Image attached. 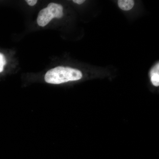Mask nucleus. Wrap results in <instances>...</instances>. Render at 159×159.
I'll return each mask as SVG.
<instances>
[{"label":"nucleus","mask_w":159,"mask_h":159,"mask_svg":"<svg viewBox=\"0 0 159 159\" xmlns=\"http://www.w3.org/2000/svg\"><path fill=\"white\" fill-rule=\"evenodd\" d=\"M82 77V73L79 70L58 66L51 69L46 73L45 80L48 83L60 84L70 81L79 80Z\"/></svg>","instance_id":"1"},{"label":"nucleus","mask_w":159,"mask_h":159,"mask_svg":"<svg viewBox=\"0 0 159 159\" xmlns=\"http://www.w3.org/2000/svg\"><path fill=\"white\" fill-rule=\"evenodd\" d=\"M6 61L5 56L0 53V73L2 72L4 66L6 64Z\"/></svg>","instance_id":"5"},{"label":"nucleus","mask_w":159,"mask_h":159,"mask_svg":"<svg viewBox=\"0 0 159 159\" xmlns=\"http://www.w3.org/2000/svg\"><path fill=\"white\" fill-rule=\"evenodd\" d=\"M151 80L155 86L159 85V64H157L150 72Z\"/></svg>","instance_id":"3"},{"label":"nucleus","mask_w":159,"mask_h":159,"mask_svg":"<svg viewBox=\"0 0 159 159\" xmlns=\"http://www.w3.org/2000/svg\"><path fill=\"white\" fill-rule=\"evenodd\" d=\"M63 15V7L61 5L50 3L47 8L40 11L37 18L38 24L41 27H44L54 18H60Z\"/></svg>","instance_id":"2"},{"label":"nucleus","mask_w":159,"mask_h":159,"mask_svg":"<svg viewBox=\"0 0 159 159\" xmlns=\"http://www.w3.org/2000/svg\"><path fill=\"white\" fill-rule=\"evenodd\" d=\"M84 2H85L84 0H74L73 1V2H74V3H77L79 5L83 4Z\"/></svg>","instance_id":"7"},{"label":"nucleus","mask_w":159,"mask_h":159,"mask_svg":"<svg viewBox=\"0 0 159 159\" xmlns=\"http://www.w3.org/2000/svg\"><path fill=\"white\" fill-rule=\"evenodd\" d=\"M134 4V2L133 0H119L118 1L119 8L125 11H128L132 9Z\"/></svg>","instance_id":"4"},{"label":"nucleus","mask_w":159,"mask_h":159,"mask_svg":"<svg viewBox=\"0 0 159 159\" xmlns=\"http://www.w3.org/2000/svg\"><path fill=\"white\" fill-rule=\"evenodd\" d=\"M26 2L30 6H34L37 3V0H26Z\"/></svg>","instance_id":"6"}]
</instances>
